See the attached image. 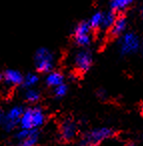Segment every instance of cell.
Wrapping results in <instances>:
<instances>
[{
    "mask_svg": "<svg viewBox=\"0 0 143 146\" xmlns=\"http://www.w3.org/2000/svg\"><path fill=\"white\" fill-rule=\"evenodd\" d=\"M46 114L44 110L38 106H31L23 110L19 122V128L26 130H38L44 125Z\"/></svg>",
    "mask_w": 143,
    "mask_h": 146,
    "instance_id": "cell-1",
    "label": "cell"
},
{
    "mask_svg": "<svg viewBox=\"0 0 143 146\" xmlns=\"http://www.w3.org/2000/svg\"><path fill=\"white\" fill-rule=\"evenodd\" d=\"M141 48V40L135 32H125L119 37L118 50L121 56L136 54Z\"/></svg>",
    "mask_w": 143,
    "mask_h": 146,
    "instance_id": "cell-2",
    "label": "cell"
},
{
    "mask_svg": "<svg viewBox=\"0 0 143 146\" xmlns=\"http://www.w3.org/2000/svg\"><path fill=\"white\" fill-rule=\"evenodd\" d=\"M114 135V130L109 127H97L89 130L81 139V146H98Z\"/></svg>",
    "mask_w": 143,
    "mask_h": 146,
    "instance_id": "cell-3",
    "label": "cell"
},
{
    "mask_svg": "<svg viewBox=\"0 0 143 146\" xmlns=\"http://www.w3.org/2000/svg\"><path fill=\"white\" fill-rule=\"evenodd\" d=\"M55 64L54 54L46 47H40L34 54V65L37 72L49 73L53 70Z\"/></svg>",
    "mask_w": 143,
    "mask_h": 146,
    "instance_id": "cell-4",
    "label": "cell"
},
{
    "mask_svg": "<svg viewBox=\"0 0 143 146\" xmlns=\"http://www.w3.org/2000/svg\"><path fill=\"white\" fill-rule=\"evenodd\" d=\"M73 40L81 48H87L92 42V30L87 20L80 21L73 30Z\"/></svg>",
    "mask_w": 143,
    "mask_h": 146,
    "instance_id": "cell-5",
    "label": "cell"
},
{
    "mask_svg": "<svg viewBox=\"0 0 143 146\" xmlns=\"http://www.w3.org/2000/svg\"><path fill=\"white\" fill-rule=\"evenodd\" d=\"M93 63V55L89 49L81 48L73 57V65L79 73H85L91 68Z\"/></svg>",
    "mask_w": 143,
    "mask_h": 146,
    "instance_id": "cell-6",
    "label": "cell"
},
{
    "mask_svg": "<svg viewBox=\"0 0 143 146\" xmlns=\"http://www.w3.org/2000/svg\"><path fill=\"white\" fill-rule=\"evenodd\" d=\"M78 135V125L71 117H66L62 120L59 126V137L64 142H71Z\"/></svg>",
    "mask_w": 143,
    "mask_h": 146,
    "instance_id": "cell-7",
    "label": "cell"
},
{
    "mask_svg": "<svg viewBox=\"0 0 143 146\" xmlns=\"http://www.w3.org/2000/svg\"><path fill=\"white\" fill-rule=\"evenodd\" d=\"M23 110L24 109L21 106H13L7 111L6 114H4L2 124L5 131L12 132L18 127L21 116L23 114Z\"/></svg>",
    "mask_w": 143,
    "mask_h": 146,
    "instance_id": "cell-8",
    "label": "cell"
},
{
    "mask_svg": "<svg viewBox=\"0 0 143 146\" xmlns=\"http://www.w3.org/2000/svg\"><path fill=\"white\" fill-rule=\"evenodd\" d=\"M127 25H128L127 17L124 14H118L116 16V18H115L114 23L108 30L110 37H112V38L120 37L123 33L126 32Z\"/></svg>",
    "mask_w": 143,
    "mask_h": 146,
    "instance_id": "cell-9",
    "label": "cell"
},
{
    "mask_svg": "<svg viewBox=\"0 0 143 146\" xmlns=\"http://www.w3.org/2000/svg\"><path fill=\"white\" fill-rule=\"evenodd\" d=\"M2 80L8 87H16L22 84V73L16 69H7L4 73H2Z\"/></svg>",
    "mask_w": 143,
    "mask_h": 146,
    "instance_id": "cell-10",
    "label": "cell"
},
{
    "mask_svg": "<svg viewBox=\"0 0 143 146\" xmlns=\"http://www.w3.org/2000/svg\"><path fill=\"white\" fill-rule=\"evenodd\" d=\"M134 1L135 0H109V8L116 15L123 14V12L128 9Z\"/></svg>",
    "mask_w": 143,
    "mask_h": 146,
    "instance_id": "cell-11",
    "label": "cell"
},
{
    "mask_svg": "<svg viewBox=\"0 0 143 146\" xmlns=\"http://www.w3.org/2000/svg\"><path fill=\"white\" fill-rule=\"evenodd\" d=\"M64 79H65V77L62 72L52 70L46 74L45 84L50 88H55L58 85H61V84L64 83Z\"/></svg>",
    "mask_w": 143,
    "mask_h": 146,
    "instance_id": "cell-12",
    "label": "cell"
},
{
    "mask_svg": "<svg viewBox=\"0 0 143 146\" xmlns=\"http://www.w3.org/2000/svg\"><path fill=\"white\" fill-rule=\"evenodd\" d=\"M103 12L104 11H95L92 15H91L90 18L87 20L89 26H90L91 30H98L101 29V25H102V20H103Z\"/></svg>",
    "mask_w": 143,
    "mask_h": 146,
    "instance_id": "cell-13",
    "label": "cell"
},
{
    "mask_svg": "<svg viewBox=\"0 0 143 146\" xmlns=\"http://www.w3.org/2000/svg\"><path fill=\"white\" fill-rule=\"evenodd\" d=\"M39 82V76L36 73L29 72L28 74H26L25 76H23V81L22 84L23 87L29 89V88H35V86L38 84Z\"/></svg>",
    "mask_w": 143,
    "mask_h": 146,
    "instance_id": "cell-14",
    "label": "cell"
},
{
    "mask_svg": "<svg viewBox=\"0 0 143 146\" xmlns=\"http://www.w3.org/2000/svg\"><path fill=\"white\" fill-rule=\"evenodd\" d=\"M41 93L36 88H29L24 92V99L29 104H36L40 100Z\"/></svg>",
    "mask_w": 143,
    "mask_h": 146,
    "instance_id": "cell-15",
    "label": "cell"
},
{
    "mask_svg": "<svg viewBox=\"0 0 143 146\" xmlns=\"http://www.w3.org/2000/svg\"><path fill=\"white\" fill-rule=\"evenodd\" d=\"M39 141V132L38 130H33L30 135L24 140L18 142L17 146H36Z\"/></svg>",
    "mask_w": 143,
    "mask_h": 146,
    "instance_id": "cell-16",
    "label": "cell"
},
{
    "mask_svg": "<svg viewBox=\"0 0 143 146\" xmlns=\"http://www.w3.org/2000/svg\"><path fill=\"white\" fill-rule=\"evenodd\" d=\"M116 16L117 15L110 10L107 11V12H103V20H102V25H101V29L102 30H109V28L114 23Z\"/></svg>",
    "mask_w": 143,
    "mask_h": 146,
    "instance_id": "cell-17",
    "label": "cell"
},
{
    "mask_svg": "<svg viewBox=\"0 0 143 146\" xmlns=\"http://www.w3.org/2000/svg\"><path fill=\"white\" fill-rule=\"evenodd\" d=\"M67 93H68V86L65 83L53 88V95L57 99H61V98L65 97L67 95Z\"/></svg>",
    "mask_w": 143,
    "mask_h": 146,
    "instance_id": "cell-18",
    "label": "cell"
},
{
    "mask_svg": "<svg viewBox=\"0 0 143 146\" xmlns=\"http://www.w3.org/2000/svg\"><path fill=\"white\" fill-rule=\"evenodd\" d=\"M97 95H98L100 98H102V99H104V98H106V90H103V89L98 90Z\"/></svg>",
    "mask_w": 143,
    "mask_h": 146,
    "instance_id": "cell-19",
    "label": "cell"
},
{
    "mask_svg": "<svg viewBox=\"0 0 143 146\" xmlns=\"http://www.w3.org/2000/svg\"><path fill=\"white\" fill-rule=\"evenodd\" d=\"M3 117H4V113H3L2 109H1V108H0V125H1V124H2Z\"/></svg>",
    "mask_w": 143,
    "mask_h": 146,
    "instance_id": "cell-20",
    "label": "cell"
},
{
    "mask_svg": "<svg viewBox=\"0 0 143 146\" xmlns=\"http://www.w3.org/2000/svg\"><path fill=\"white\" fill-rule=\"evenodd\" d=\"M125 146H136V144L134 143V142H132V141H130V142H128V143L126 144Z\"/></svg>",
    "mask_w": 143,
    "mask_h": 146,
    "instance_id": "cell-21",
    "label": "cell"
},
{
    "mask_svg": "<svg viewBox=\"0 0 143 146\" xmlns=\"http://www.w3.org/2000/svg\"><path fill=\"white\" fill-rule=\"evenodd\" d=\"M2 78H3V76H2V73H0V82L2 81Z\"/></svg>",
    "mask_w": 143,
    "mask_h": 146,
    "instance_id": "cell-22",
    "label": "cell"
}]
</instances>
